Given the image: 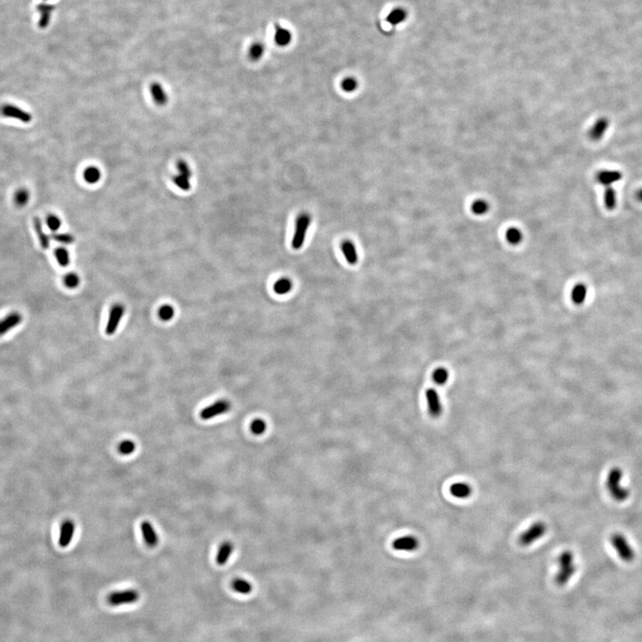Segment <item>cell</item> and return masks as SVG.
Returning <instances> with one entry per match:
<instances>
[{
	"mask_svg": "<svg viewBox=\"0 0 642 642\" xmlns=\"http://www.w3.org/2000/svg\"><path fill=\"white\" fill-rule=\"evenodd\" d=\"M0 113L5 117L20 120L23 123H29L33 119V116L30 113L14 105H4L0 108Z\"/></svg>",
	"mask_w": 642,
	"mask_h": 642,
	"instance_id": "cell-8",
	"label": "cell"
},
{
	"mask_svg": "<svg viewBox=\"0 0 642 642\" xmlns=\"http://www.w3.org/2000/svg\"><path fill=\"white\" fill-rule=\"evenodd\" d=\"M622 178V172L614 170H603L599 171L596 174L597 181L605 187H611V185L621 181Z\"/></svg>",
	"mask_w": 642,
	"mask_h": 642,
	"instance_id": "cell-11",
	"label": "cell"
},
{
	"mask_svg": "<svg viewBox=\"0 0 642 642\" xmlns=\"http://www.w3.org/2000/svg\"><path fill=\"white\" fill-rule=\"evenodd\" d=\"M623 476V470L619 467H614L610 470L606 479V488L609 491L610 495L614 500L618 502L625 501L630 496L629 489L624 488L622 485Z\"/></svg>",
	"mask_w": 642,
	"mask_h": 642,
	"instance_id": "cell-1",
	"label": "cell"
},
{
	"mask_svg": "<svg viewBox=\"0 0 642 642\" xmlns=\"http://www.w3.org/2000/svg\"><path fill=\"white\" fill-rule=\"evenodd\" d=\"M233 550H234V546L230 541L223 542L218 551L217 558H216L218 565L220 566L225 565L230 558Z\"/></svg>",
	"mask_w": 642,
	"mask_h": 642,
	"instance_id": "cell-21",
	"label": "cell"
},
{
	"mask_svg": "<svg viewBox=\"0 0 642 642\" xmlns=\"http://www.w3.org/2000/svg\"><path fill=\"white\" fill-rule=\"evenodd\" d=\"M546 531H547V527L545 523L541 521L534 523L527 529V531H524L522 534L519 536L518 542L523 547L531 545L536 541L541 539V537H543Z\"/></svg>",
	"mask_w": 642,
	"mask_h": 642,
	"instance_id": "cell-4",
	"label": "cell"
},
{
	"mask_svg": "<svg viewBox=\"0 0 642 642\" xmlns=\"http://www.w3.org/2000/svg\"><path fill=\"white\" fill-rule=\"evenodd\" d=\"M266 428H267V425H266L265 421L261 419V418L254 419L251 424V431H252L253 434H256V435H261V434H264V432L266 431Z\"/></svg>",
	"mask_w": 642,
	"mask_h": 642,
	"instance_id": "cell-38",
	"label": "cell"
},
{
	"mask_svg": "<svg viewBox=\"0 0 642 642\" xmlns=\"http://www.w3.org/2000/svg\"><path fill=\"white\" fill-rule=\"evenodd\" d=\"M173 182L180 189L183 191H189L191 189V183H190V179L187 178L185 176L178 174V175L173 177Z\"/></svg>",
	"mask_w": 642,
	"mask_h": 642,
	"instance_id": "cell-37",
	"label": "cell"
},
{
	"mask_svg": "<svg viewBox=\"0 0 642 642\" xmlns=\"http://www.w3.org/2000/svg\"><path fill=\"white\" fill-rule=\"evenodd\" d=\"M587 296V287L583 284H577L572 291V301L575 304L580 305L584 302Z\"/></svg>",
	"mask_w": 642,
	"mask_h": 642,
	"instance_id": "cell-26",
	"label": "cell"
},
{
	"mask_svg": "<svg viewBox=\"0 0 642 642\" xmlns=\"http://www.w3.org/2000/svg\"><path fill=\"white\" fill-rule=\"evenodd\" d=\"M636 196H637V199L639 201L642 202V189L638 191L637 195H636Z\"/></svg>",
	"mask_w": 642,
	"mask_h": 642,
	"instance_id": "cell-45",
	"label": "cell"
},
{
	"mask_svg": "<svg viewBox=\"0 0 642 642\" xmlns=\"http://www.w3.org/2000/svg\"><path fill=\"white\" fill-rule=\"evenodd\" d=\"M139 592L136 590H125L119 592H112L107 598L109 605L113 606L133 604L139 600Z\"/></svg>",
	"mask_w": 642,
	"mask_h": 642,
	"instance_id": "cell-6",
	"label": "cell"
},
{
	"mask_svg": "<svg viewBox=\"0 0 642 642\" xmlns=\"http://www.w3.org/2000/svg\"><path fill=\"white\" fill-rule=\"evenodd\" d=\"M150 91L152 95L153 102L158 106H164L168 102V95L162 85L158 82H154L150 87Z\"/></svg>",
	"mask_w": 642,
	"mask_h": 642,
	"instance_id": "cell-20",
	"label": "cell"
},
{
	"mask_svg": "<svg viewBox=\"0 0 642 642\" xmlns=\"http://www.w3.org/2000/svg\"><path fill=\"white\" fill-rule=\"evenodd\" d=\"M264 46L261 43H255L252 45L249 49V57L251 60L258 61L264 56Z\"/></svg>",
	"mask_w": 642,
	"mask_h": 642,
	"instance_id": "cell-34",
	"label": "cell"
},
{
	"mask_svg": "<svg viewBox=\"0 0 642 642\" xmlns=\"http://www.w3.org/2000/svg\"><path fill=\"white\" fill-rule=\"evenodd\" d=\"M61 224L62 223H61L60 219L56 215H49L48 217L46 218V225H47L48 228L50 230L54 231V232L58 230L60 228Z\"/></svg>",
	"mask_w": 642,
	"mask_h": 642,
	"instance_id": "cell-42",
	"label": "cell"
},
{
	"mask_svg": "<svg viewBox=\"0 0 642 642\" xmlns=\"http://www.w3.org/2000/svg\"><path fill=\"white\" fill-rule=\"evenodd\" d=\"M177 168H178V171H179V174L185 176L189 179H191V177L193 175L192 171L190 169L189 165L185 161H182V160L179 161L177 163Z\"/></svg>",
	"mask_w": 642,
	"mask_h": 642,
	"instance_id": "cell-43",
	"label": "cell"
},
{
	"mask_svg": "<svg viewBox=\"0 0 642 642\" xmlns=\"http://www.w3.org/2000/svg\"><path fill=\"white\" fill-rule=\"evenodd\" d=\"M341 249L348 264L350 265H355L358 263L359 261L358 252L356 250L355 245L352 244L351 241H343L341 245Z\"/></svg>",
	"mask_w": 642,
	"mask_h": 642,
	"instance_id": "cell-18",
	"label": "cell"
},
{
	"mask_svg": "<svg viewBox=\"0 0 642 642\" xmlns=\"http://www.w3.org/2000/svg\"><path fill=\"white\" fill-rule=\"evenodd\" d=\"M52 238L54 240H56V242L61 243V244H65V245H70V244H73L74 242V236L70 235V234H65V233L53 234Z\"/></svg>",
	"mask_w": 642,
	"mask_h": 642,
	"instance_id": "cell-41",
	"label": "cell"
},
{
	"mask_svg": "<svg viewBox=\"0 0 642 642\" xmlns=\"http://www.w3.org/2000/svg\"><path fill=\"white\" fill-rule=\"evenodd\" d=\"M125 309L123 305L115 304L112 308L109 319L107 322L106 333L108 336H112L116 332L117 328L120 324V320L123 317Z\"/></svg>",
	"mask_w": 642,
	"mask_h": 642,
	"instance_id": "cell-10",
	"label": "cell"
},
{
	"mask_svg": "<svg viewBox=\"0 0 642 642\" xmlns=\"http://www.w3.org/2000/svg\"><path fill=\"white\" fill-rule=\"evenodd\" d=\"M275 41L279 46H287L292 40V34L288 30L281 26H277L275 30Z\"/></svg>",
	"mask_w": 642,
	"mask_h": 642,
	"instance_id": "cell-22",
	"label": "cell"
},
{
	"mask_svg": "<svg viewBox=\"0 0 642 642\" xmlns=\"http://www.w3.org/2000/svg\"><path fill=\"white\" fill-rule=\"evenodd\" d=\"M33 224H34V228L37 232L38 240L40 242V245L44 249H47L49 247V238L46 236V233L43 230L42 227L41 222L38 217L34 218L33 220Z\"/></svg>",
	"mask_w": 642,
	"mask_h": 642,
	"instance_id": "cell-24",
	"label": "cell"
},
{
	"mask_svg": "<svg viewBox=\"0 0 642 642\" xmlns=\"http://www.w3.org/2000/svg\"><path fill=\"white\" fill-rule=\"evenodd\" d=\"M310 215L303 213L298 217L296 221V231L292 240V246L294 249H301L304 244L306 233L310 225Z\"/></svg>",
	"mask_w": 642,
	"mask_h": 642,
	"instance_id": "cell-5",
	"label": "cell"
},
{
	"mask_svg": "<svg viewBox=\"0 0 642 642\" xmlns=\"http://www.w3.org/2000/svg\"><path fill=\"white\" fill-rule=\"evenodd\" d=\"M74 531H75V525L73 521L66 520L65 522L63 523L61 527L60 538H59V544L61 547L65 548L70 545L71 541L74 538Z\"/></svg>",
	"mask_w": 642,
	"mask_h": 642,
	"instance_id": "cell-16",
	"label": "cell"
},
{
	"mask_svg": "<svg viewBox=\"0 0 642 642\" xmlns=\"http://www.w3.org/2000/svg\"><path fill=\"white\" fill-rule=\"evenodd\" d=\"M608 127H609V120L607 118L601 117L600 119H598L596 122L592 126V129L589 131L590 139H592L593 141L601 140L604 137Z\"/></svg>",
	"mask_w": 642,
	"mask_h": 642,
	"instance_id": "cell-13",
	"label": "cell"
},
{
	"mask_svg": "<svg viewBox=\"0 0 642 642\" xmlns=\"http://www.w3.org/2000/svg\"><path fill=\"white\" fill-rule=\"evenodd\" d=\"M30 199V193L27 189H19L16 194L14 195V203L20 207H23L25 204H27Z\"/></svg>",
	"mask_w": 642,
	"mask_h": 642,
	"instance_id": "cell-35",
	"label": "cell"
},
{
	"mask_svg": "<svg viewBox=\"0 0 642 642\" xmlns=\"http://www.w3.org/2000/svg\"><path fill=\"white\" fill-rule=\"evenodd\" d=\"M559 569L556 575V582L559 586H564L576 572L573 552L570 550L563 551L559 556Z\"/></svg>",
	"mask_w": 642,
	"mask_h": 642,
	"instance_id": "cell-2",
	"label": "cell"
},
{
	"mask_svg": "<svg viewBox=\"0 0 642 642\" xmlns=\"http://www.w3.org/2000/svg\"><path fill=\"white\" fill-rule=\"evenodd\" d=\"M230 402L226 400H220L214 402L212 405L203 409L200 413V416L203 420L212 419L213 417L222 415L230 410Z\"/></svg>",
	"mask_w": 642,
	"mask_h": 642,
	"instance_id": "cell-7",
	"label": "cell"
},
{
	"mask_svg": "<svg viewBox=\"0 0 642 642\" xmlns=\"http://www.w3.org/2000/svg\"><path fill=\"white\" fill-rule=\"evenodd\" d=\"M38 13L40 14L39 21H38V26L41 29H45L49 25L51 21V16L52 13L55 9L54 5L46 4V3H42L40 5H38L37 7Z\"/></svg>",
	"mask_w": 642,
	"mask_h": 642,
	"instance_id": "cell-17",
	"label": "cell"
},
{
	"mask_svg": "<svg viewBox=\"0 0 642 642\" xmlns=\"http://www.w3.org/2000/svg\"><path fill=\"white\" fill-rule=\"evenodd\" d=\"M118 451L122 455H130L136 451V444L131 440H124L118 445Z\"/></svg>",
	"mask_w": 642,
	"mask_h": 642,
	"instance_id": "cell-33",
	"label": "cell"
},
{
	"mask_svg": "<svg viewBox=\"0 0 642 642\" xmlns=\"http://www.w3.org/2000/svg\"><path fill=\"white\" fill-rule=\"evenodd\" d=\"M23 317L19 312H12L5 319L0 320V337L9 332L11 329L17 327L22 322Z\"/></svg>",
	"mask_w": 642,
	"mask_h": 642,
	"instance_id": "cell-15",
	"label": "cell"
},
{
	"mask_svg": "<svg viewBox=\"0 0 642 642\" xmlns=\"http://www.w3.org/2000/svg\"><path fill=\"white\" fill-rule=\"evenodd\" d=\"M611 544L614 547L620 559L624 562H631L634 559L635 553L627 539L622 533H614L611 536Z\"/></svg>",
	"mask_w": 642,
	"mask_h": 642,
	"instance_id": "cell-3",
	"label": "cell"
},
{
	"mask_svg": "<svg viewBox=\"0 0 642 642\" xmlns=\"http://www.w3.org/2000/svg\"><path fill=\"white\" fill-rule=\"evenodd\" d=\"M55 255H56L58 264H60L62 267H67L69 265V253L67 252V250L65 249V248H63V247L57 248L55 251Z\"/></svg>",
	"mask_w": 642,
	"mask_h": 642,
	"instance_id": "cell-36",
	"label": "cell"
},
{
	"mask_svg": "<svg viewBox=\"0 0 642 642\" xmlns=\"http://www.w3.org/2000/svg\"><path fill=\"white\" fill-rule=\"evenodd\" d=\"M83 179L88 184H96L101 180V171L97 167H88L84 171Z\"/></svg>",
	"mask_w": 642,
	"mask_h": 642,
	"instance_id": "cell-25",
	"label": "cell"
},
{
	"mask_svg": "<svg viewBox=\"0 0 642 642\" xmlns=\"http://www.w3.org/2000/svg\"><path fill=\"white\" fill-rule=\"evenodd\" d=\"M393 547L396 550L414 551L419 547V541L414 536H404L393 541Z\"/></svg>",
	"mask_w": 642,
	"mask_h": 642,
	"instance_id": "cell-12",
	"label": "cell"
},
{
	"mask_svg": "<svg viewBox=\"0 0 642 642\" xmlns=\"http://www.w3.org/2000/svg\"><path fill=\"white\" fill-rule=\"evenodd\" d=\"M471 209L472 212L476 215H484L485 213H488L490 205L488 202L484 199H478L472 203Z\"/></svg>",
	"mask_w": 642,
	"mask_h": 642,
	"instance_id": "cell-31",
	"label": "cell"
},
{
	"mask_svg": "<svg viewBox=\"0 0 642 642\" xmlns=\"http://www.w3.org/2000/svg\"><path fill=\"white\" fill-rule=\"evenodd\" d=\"M140 529H141V532H142L144 540H145V542L147 543V545L151 547V548H153V547L157 545L158 542H159V537H158V534L151 523L148 522V521H144V522L141 523Z\"/></svg>",
	"mask_w": 642,
	"mask_h": 642,
	"instance_id": "cell-14",
	"label": "cell"
},
{
	"mask_svg": "<svg viewBox=\"0 0 642 642\" xmlns=\"http://www.w3.org/2000/svg\"><path fill=\"white\" fill-rule=\"evenodd\" d=\"M175 314L173 307L171 305H163L159 310V317L164 321L171 320Z\"/></svg>",
	"mask_w": 642,
	"mask_h": 642,
	"instance_id": "cell-39",
	"label": "cell"
},
{
	"mask_svg": "<svg viewBox=\"0 0 642 642\" xmlns=\"http://www.w3.org/2000/svg\"><path fill=\"white\" fill-rule=\"evenodd\" d=\"M451 494L457 499H467L472 494V487L467 483H455L450 488Z\"/></svg>",
	"mask_w": 642,
	"mask_h": 642,
	"instance_id": "cell-19",
	"label": "cell"
},
{
	"mask_svg": "<svg viewBox=\"0 0 642 642\" xmlns=\"http://www.w3.org/2000/svg\"><path fill=\"white\" fill-rule=\"evenodd\" d=\"M358 88V82L354 78H346L342 82V88L346 92H352Z\"/></svg>",
	"mask_w": 642,
	"mask_h": 642,
	"instance_id": "cell-44",
	"label": "cell"
},
{
	"mask_svg": "<svg viewBox=\"0 0 642 642\" xmlns=\"http://www.w3.org/2000/svg\"><path fill=\"white\" fill-rule=\"evenodd\" d=\"M425 398H426L427 408L430 415L433 417H439L443 412V407L440 401L439 394L436 392V390L433 388L426 390Z\"/></svg>",
	"mask_w": 642,
	"mask_h": 642,
	"instance_id": "cell-9",
	"label": "cell"
},
{
	"mask_svg": "<svg viewBox=\"0 0 642 642\" xmlns=\"http://www.w3.org/2000/svg\"><path fill=\"white\" fill-rule=\"evenodd\" d=\"M64 283H65V287L71 288V289H74V288H76L79 286V277L74 273H70V274L65 276V278H64Z\"/></svg>",
	"mask_w": 642,
	"mask_h": 642,
	"instance_id": "cell-40",
	"label": "cell"
},
{
	"mask_svg": "<svg viewBox=\"0 0 642 642\" xmlns=\"http://www.w3.org/2000/svg\"><path fill=\"white\" fill-rule=\"evenodd\" d=\"M232 588L235 592L240 594H249L253 590V586L249 582L245 581L244 579H236L232 582Z\"/></svg>",
	"mask_w": 642,
	"mask_h": 642,
	"instance_id": "cell-28",
	"label": "cell"
},
{
	"mask_svg": "<svg viewBox=\"0 0 642 642\" xmlns=\"http://www.w3.org/2000/svg\"><path fill=\"white\" fill-rule=\"evenodd\" d=\"M449 379L448 370L444 368H438L433 373V380L438 385H444L447 383Z\"/></svg>",
	"mask_w": 642,
	"mask_h": 642,
	"instance_id": "cell-32",
	"label": "cell"
},
{
	"mask_svg": "<svg viewBox=\"0 0 642 642\" xmlns=\"http://www.w3.org/2000/svg\"><path fill=\"white\" fill-rule=\"evenodd\" d=\"M406 17L407 13L405 10L402 8H395L390 12L386 20L392 25H397L399 23H402Z\"/></svg>",
	"mask_w": 642,
	"mask_h": 642,
	"instance_id": "cell-29",
	"label": "cell"
},
{
	"mask_svg": "<svg viewBox=\"0 0 642 642\" xmlns=\"http://www.w3.org/2000/svg\"><path fill=\"white\" fill-rule=\"evenodd\" d=\"M506 239L511 245H518L523 240L522 231L518 227H509L506 231Z\"/></svg>",
	"mask_w": 642,
	"mask_h": 642,
	"instance_id": "cell-30",
	"label": "cell"
},
{
	"mask_svg": "<svg viewBox=\"0 0 642 642\" xmlns=\"http://www.w3.org/2000/svg\"><path fill=\"white\" fill-rule=\"evenodd\" d=\"M292 288H293V283L288 277H281L280 279L275 282L273 286L274 292L279 296L287 295L291 291Z\"/></svg>",
	"mask_w": 642,
	"mask_h": 642,
	"instance_id": "cell-23",
	"label": "cell"
},
{
	"mask_svg": "<svg viewBox=\"0 0 642 642\" xmlns=\"http://www.w3.org/2000/svg\"><path fill=\"white\" fill-rule=\"evenodd\" d=\"M605 188L606 189L604 193V203H605V208L612 211L615 208L617 203L616 192L612 187H605Z\"/></svg>",
	"mask_w": 642,
	"mask_h": 642,
	"instance_id": "cell-27",
	"label": "cell"
}]
</instances>
